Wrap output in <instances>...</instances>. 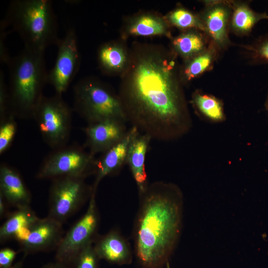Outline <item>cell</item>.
Instances as JSON below:
<instances>
[{
    "label": "cell",
    "mask_w": 268,
    "mask_h": 268,
    "mask_svg": "<svg viewBox=\"0 0 268 268\" xmlns=\"http://www.w3.org/2000/svg\"><path fill=\"white\" fill-rule=\"evenodd\" d=\"M118 95L132 127L151 139H177L190 130L191 115L177 54L162 45L133 43Z\"/></svg>",
    "instance_id": "cell-1"
},
{
    "label": "cell",
    "mask_w": 268,
    "mask_h": 268,
    "mask_svg": "<svg viewBox=\"0 0 268 268\" xmlns=\"http://www.w3.org/2000/svg\"><path fill=\"white\" fill-rule=\"evenodd\" d=\"M138 195L134 252L143 268H161L169 262L180 238L183 195L177 185L163 181L149 184Z\"/></svg>",
    "instance_id": "cell-2"
},
{
    "label": "cell",
    "mask_w": 268,
    "mask_h": 268,
    "mask_svg": "<svg viewBox=\"0 0 268 268\" xmlns=\"http://www.w3.org/2000/svg\"><path fill=\"white\" fill-rule=\"evenodd\" d=\"M7 65L10 113L21 118H33L47 83L44 52L24 48L11 58Z\"/></svg>",
    "instance_id": "cell-3"
},
{
    "label": "cell",
    "mask_w": 268,
    "mask_h": 268,
    "mask_svg": "<svg viewBox=\"0 0 268 268\" xmlns=\"http://www.w3.org/2000/svg\"><path fill=\"white\" fill-rule=\"evenodd\" d=\"M2 24L10 26L21 38L25 48L44 52L57 45L58 22L49 0H14Z\"/></svg>",
    "instance_id": "cell-4"
},
{
    "label": "cell",
    "mask_w": 268,
    "mask_h": 268,
    "mask_svg": "<svg viewBox=\"0 0 268 268\" xmlns=\"http://www.w3.org/2000/svg\"><path fill=\"white\" fill-rule=\"evenodd\" d=\"M74 110L88 124L107 119L127 122L118 94L95 77H85L73 88Z\"/></svg>",
    "instance_id": "cell-5"
},
{
    "label": "cell",
    "mask_w": 268,
    "mask_h": 268,
    "mask_svg": "<svg viewBox=\"0 0 268 268\" xmlns=\"http://www.w3.org/2000/svg\"><path fill=\"white\" fill-rule=\"evenodd\" d=\"M84 147L77 143H67L53 149L43 160L36 178L52 180L63 177L86 179L95 174L96 159Z\"/></svg>",
    "instance_id": "cell-6"
},
{
    "label": "cell",
    "mask_w": 268,
    "mask_h": 268,
    "mask_svg": "<svg viewBox=\"0 0 268 268\" xmlns=\"http://www.w3.org/2000/svg\"><path fill=\"white\" fill-rule=\"evenodd\" d=\"M35 120L44 142L55 149L68 143L71 130V109L62 95L43 96L34 112Z\"/></svg>",
    "instance_id": "cell-7"
},
{
    "label": "cell",
    "mask_w": 268,
    "mask_h": 268,
    "mask_svg": "<svg viewBox=\"0 0 268 268\" xmlns=\"http://www.w3.org/2000/svg\"><path fill=\"white\" fill-rule=\"evenodd\" d=\"M85 179L63 177L52 180L50 188L48 216L63 224L90 200L92 186Z\"/></svg>",
    "instance_id": "cell-8"
},
{
    "label": "cell",
    "mask_w": 268,
    "mask_h": 268,
    "mask_svg": "<svg viewBox=\"0 0 268 268\" xmlns=\"http://www.w3.org/2000/svg\"><path fill=\"white\" fill-rule=\"evenodd\" d=\"M93 191L84 214L64 234L56 250L55 259L71 268L79 253L88 245L93 244L98 236L100 215Z\"/></svg>",
    "instance_id": "cell-9"
},
{
    "label": "cell",
    "mask_w": 268,
    "mask_h": 268,
    "mask_svg": "<svg viewBox=\"0 0 268 268\" xmlns=\"http://www.w3.org/2000/svg\"><path fill=\"white\" fill-rule=\"evenodd\" d=\"M57 46L56 61L48 72L47 82L53 86L56 94L62 95L74 78L80 65L77 37L73 28L67 30Z\"/></svg>",
    "instance_id": "cell-10"
},
{
    "label": "cell",
    "mask_w": 268,
    "mask_h": 268,
    "mask_svg": "<svg viewBox=\"0 0 268 268\" xmlns=\"http://www.w3.org/2000/svg\"><path fill=\"white\" fill-rule=\"evenodd\" d=\"M63 224L47 216L39 218L31 227L27 238L20 243L24 256L56 250L64 235Z\"/></svg>",
    "instance_id": "cell-11"
},
{
    "label": "cell",
    "mask_w": 268,
    "mask_h": 268,
    "mask_svg": "<svg viewBox=\"0 0 268 268\" xmlns=\"http://www.w3.org/2000/svg\"><path fill=\"white\" fill-rule=\"evenodd\" d=\"M126 122L107 119L87 124L83 129L85 135L84 147L93 156L103 153L119 142L126 135Z\"/></svg>",
    "instance_id": "cell-12"
},
{
    "label": "cell",
    "mask_w": 268,
    "mask_h": 268,
    "mask_svg": "<svg viewBox=\"0 0 268 268\" xmlns=\"http://www.w3.org/2000/svg\"><path fill=\"white\" fill-rule=\"evenodd\" d=\"M139 133L132 127L125 136L117 143L102 153L96 160L95 179L92 185L96 191L100 182L105 177L116 174L126 163L129 147L133 139Z\"/></svg>",
    "instance_id": "cell-13"
},
{
    "label": "cell",
    "mask_w": 268,
    "mask_h": 268,
    "mask_svg": "<svg viewBox=\"0 0 268 268\" xmlns=\"http://www.w3.org/2000/svg\"><path fill=\"white\" fill-rule=\"evenodd\" d=\"M93 245L100 259L119 265H128L132 262L130 243L117 230L98 235Z\"/></svg>",
    "instance_id": "cell-14"
},
{
    "label": "cell",
    "mask_w": 268,
    "mask_h": 268,
    "mask_svg": "<svg viewBox=\"0 0 268 268\" xmlns=\"http://www.w3.org/2000/svg\"><path fill=\"white\" fill-rule=\"evenodd\" d=\"M0 195L16 208L30 205L31 194L20 174L9 165L0 166Z\"/></svg>",
    "instance_id": "cell-15"
},
{
    "label": "cell",
    "mask_w": 268,
    "mask_h": 268,
    "mask_svg": "<svg viewBox=\"0 0 268 268\" xmlns=\"http://www.w3.org/2000/svg\"><path fill=\"white\" fill-rule=\"evenodd\" d=\"M230 9L226 4L214 2L209 4L201 17L204 32L214 45L223 47L228 44L227 29L230 18Z\"/></svg>",
    "instance_id": "cell-16"
},
{
    "label": "cell",
    "mask_w": 268,
    "mask_h": 268,
    "mask_svg": "<svg viewBox=\"0 0 268 268\" xmlns=\"http://www.w3.org/2000/svg\"><path fill=\"white\" fill-rule=\"evenodd\" d=\"M170 24L165 17L153 12L136 14L126 22L123 30L124 38L128 36H166L170 37Z\"/></svg>",
    "instance_id": "cell-17"
},
{
    "label": "cell",
    "mask_w": 268,
    "mask_h": 268,
    "mask_svg": "<svg viewBox=\"0 0 268 268\" xmlns=\"http://www.w3.org/2000/svg\"><path fill=\"white\" fill-rule=\"evenodd\" d=\"M39 218L30 205L16 208L9 214L0 226V243L11 239L21 243L27 238L31 227Z\"/></svg>",
    "instance_id": "cell-18"
},
{
    "label": "cell",
    "mask_w": 268,
    "mask_h": 268,
    "mask_svg": "<svg viewBox=\"0 0 268 268\" xmlns=\"http://www.w3.org/2000/svg\"><path fill=\"white\" fill-rule=\"evenodd\" d=\"M151 139L148 135L139 133L132 141L128 151L126 163L136 184L138 194L142 193L149 184L145 159Z\"/></svg>",
    "instance_id": "cell-19"
},
{
    "label": "cell",
    "mask_w": 268,
    "mask_h": 268,
    "mask_svg": "<svg viewBox=\"0 0 268 268\" xmlns=\"http://www.w3.org/2000/svg\"><path fill=\"white\" fill-rule=\"evenodd\" d=\"M97 59L101 70L105 74H121L128 64L129 50L121 42H108L99 47Z\"/></svg>",
    "instance_id": "cell-20"
},
{
    "label": "cell",
    "mask_w": 268,
    "mask_h": 268,
    "mask_svg": "<svg viewBox=\"0 0 268 268\" xmlns=\"http://www.w3.org/2000/svg\"><path fill=\"white\" fill-rule=\"evenodd\" d=\"M192 103L198 115L211 123H221L225 120L222 102L217 98L199 90L196 91Z\"/></svg>",
    "instance_id": "cell-21"
},
{
    "label": "cell",
    "mask_w": 268,
    "mask_h": 268,
    "mask_svg": "<svg viewBox=\"0 0 268 268\" xmlns=\"http://www.w3.org/2000/svg\"><path fill=\"white\" fill-rule=\"evenodd\" d=\"M172 50L186 60L201 53L207 48L205 39L196 29L184 31L172 40Z\"/></svg>",
    "instance_id": "cell-22"
},
{
    "label": "cell",
    "mask_w": 268,
    "mask_h": 268,
    "mask_svg": "<svg viewBox=\"0 0 268 268\" xmlns=\"http://www.w3.org/2000/svg\"><path fill=\"white\" fill-rule=\"evenodd\" d=\"M215 58V47L211 45L201 53L187 60L181 70L182 80L190 81L209 69Z\"/></svg>",
    "instance_id": "cell-23"
},
{
    "label": "cell",
    "mask_w": 268,
    "mask_h": 268,
    "mask_svg": "<svg viewBox=\"0 0 268 268\" xmlns=\"http://www.w3.org/2000/svg\"><path fill=\"white\" fill-rule=\"evenodd\" d=\"M268 19L266 13H257L244 3L235 5L231 18L233 30L239 34L249 33L260 20Z\"/></svg>",
    "instance_id": "cell-24"
},
{
    "label": "cell",
    "mask_w": 268,
    "mask_h": 268,
    "mask_svg": "<svg viewBox=\"0 0 268 268\" xmlns=\"http://www.w3.org/2000/svg\"><path fill=\"white\" fill-rule=\"evenodd\" d=\"M165 18L170 25L185 31L196 29L204 32L201 17L185 8L178 7L171 11Z\"/></svg>",
    "instance_id": "cell-25"
},
{
    "label": "cell",
    "mask_w": 268,
    "mask_h": 268,
    "mask_svg": "<svg viewBox=\"0 0 268 268\" xmlns=\"http://www.w3.org/2000/svg\"><path fill=\"white\" fill-rule=\"evenodd\" d=\"M15 116L10 114L0 120V154L1 155L10 146L17 130Z\"/></svg>",
    "instance_id": "cell-26"
},
{
    "label": "cell",
    "mask_w": 268,
    "mask_h": 268,
    "mask_svg": "<svg viewBox=\"0 0 268 268\" xmlns=\"http://www.w3.org/2000/svg\"><path fill=\"white\" fill-rule=\"evenodd\" d=\"M90 244L83 249L77 256L71 268H98V257L93 247Z\"/></svg>",
    "instance_id": "cell-27"
},
{
    "label": "cell",
    "mask_w": 268,
    "mask_h": 268,
    "mask_svg": "<svg viewBox=\"0 0 268 268\" xmlns=\"http://www.w3.org/2000/svg\"><path fill=\"white\" fill-rule=\"evenodd\" d=\"M252 50L253 58L256 62L268 64V35L261 37Z\"/></svg>",
    "instance_id": "cell-28"
},
{
    "label": "cell",
    "mask_w": 268,
    "mask_h": 268,
    "mask_svg": "<svg viewBox=\"0 0 268 268\" xmlns=\"http://www.w3.org/2000/svg\"><path fill=\"white\" fill-rule=\"evenodd\" d=\"M11 114L9 108L8 88L2 71L0 73V120Z\"/></svg>",
    "instance_id": "cell-29"
},
{
    "label": "cell",
    "mask_w": 268,
    "mask_h": 268,
    "mask_svg": "<svg viewBox=\"0 0 268 268\" xmlns=\"http://www.w3.org/2000/svg\"><path fill=\"white\" fill-rule=\"evenodd\" d=\"M17 253L13 249L5 247L0 250V268H10Z\"/></svg>",
    "instance_id": "cell-30"
},
{
    "label": "cell",
    "mask_w": 268,
    "mask_h": 268,
    "mask_svg": "<svg viewBox=\"0 0 268 268\" xmlns=\"http://www.w3.org/2000/svg\"><path fill=\"white\" fill-rule=\"evenodd\" d=\"M0 62H2V63H5L6 64H7L8 63L9 60L10 59V57H9L7 50L6 49V47L4 44L3 42V37L5 34V33L4 32L3 27L1 25L0 26Z\"/></svg>",
    "instance_id": "cell-31"
},
{
    "label": "cell",
    "mask_w": 268,
    "mask_h": 268,
    "mask_svg": "<svg viewBox=\"0 0 268 268\" xmlns=\"http://www.w3.org/2000/svg\"><path fill=\"white\" fill-rule=\"evenodd\" d=\"M8 204L3 197L0 195V219L7 217L9 214L8 213L7 205Z\"/></svg>",
    "instance_id": "cell-32"
},
{
    "label": "cell",
    "mask_w": 268,
    "mask_h": 268,
    "mask_svg": "<svg viewBox=\"0 0 268 268\" xmlns=\"http://www.w3.org/2000/svg\"><path fill=\"white\" fill-rule=\"evenodd\" d=\"M42 268H70V267L56 260L54 262L49 263L44 265Z\"/></svg>",
    "instance_id": "cell-33"
},
{
    "label": "cell",
    "mask_w": 268,
    "mask_h": 268,
    "mask_svg": "<svg viewBox=\"0 0 268 268\" xmlns=\"http://www.w3.org/2000/svg\"><path fill=\"white\" fill-rule=\"evenodd\" d=\"M23 260H21L14 264L10 268H23Z\"/></svg>",
    "instance_id": "cell-34"
},
{
    "label": "cell",
    "mask_w": 268,
    "mask_h": 268,
    "mask_svg": "<svg viewBox=\"0 0 268 268\" xmlns=\"http://www.w3.org/2000/svg\"><path fill=\"white\" fill-rule=\"evenodd\" d=\"M266 108H267V110L268 111V100H267V102H266Z\"/></svg>",
    "instance_id": "cell-35"
}]
</instances>
